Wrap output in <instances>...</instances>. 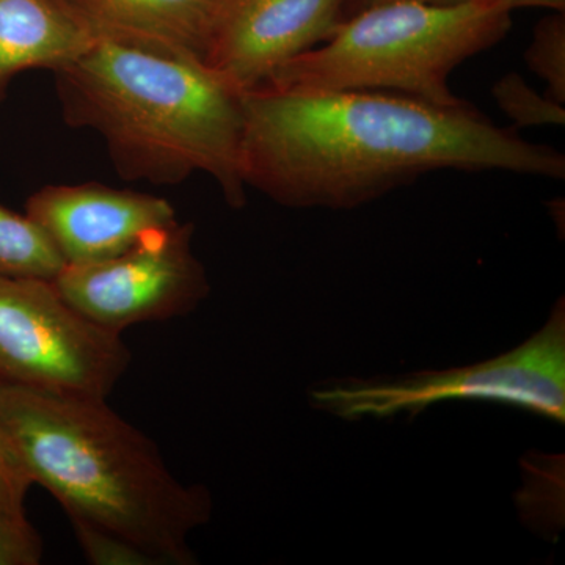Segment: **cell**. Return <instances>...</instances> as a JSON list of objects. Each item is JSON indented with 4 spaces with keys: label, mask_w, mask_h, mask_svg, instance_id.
<instances>
[{
    "label": "cell",
    "mask_w": 565,
    "mask_h": 565,
    "mask_svg": "<svg viewBox=\"0 0 565 565\" xmlns=\"http://www.w3.org/2000/svg\"><path fill=\"white\" fill-rule=\"evenodd\" d=\"M241 102L245 188L286 207L352 210L438 170L565 178L563 152L493 125L467 102L264 84Z\"/></svg>",
    "instance_id": "cell-1"
},
{
    "label": "cell",
    "mask_w": 565,
    "mask_h": 565,
    "mask_svg": "<svg viewBox=\"0 0 565 565\" xmlns=\"http://www.w3.org/2000/svg\"><path fill=\"white\" fill-rule=\"evenodd\" d=\"M0 418L33 486L70 522L125 539L154 565L196 563L189 535L210 522V492L174 478L154 441L106 399L0 385Z\"/></svg>",
    "instance_id": "cell-2"
},
{
    "label": "cell",
    "mask_w": 565,
    "mask_h": 565,
    "mask_svg": "<svg viewBox=\"0 0 565 565\" xmlns=\"http://www.w3.org/2000/svg\"><path fill=\"white\" fill-rule=\"evenodd\" d=\"M52 73L65 120L99 134L122 177L178 184L204 173L245 206L243 102L203 62L96 39Z\"/></svg>",
    "instance_id": "cell-3"
},
{
    "label": "cell",
    "mask_w": 565,
    "mask_h": 565,
    "mask_svg": "<svg viewBox=\"0 0 565 565\" xmlns=\"http://www.w3.org/2000/svg\"><path fill=\"white\" fill-rule=\"evenodd\" d=\"M511 28V10L479 0L382 3L344 18L329 39L263 84L289 92H396L460 106L463 99L449 87L452 71L500 43Z\"/></svg>",
    "instance_id": "cell-4"
},
{
    "label": "cell",
    "mask_w": 565,
    "mask_h": 565,
    "mask_svg": "<svg viewBox=\"0 0 565 565\" xmlns=\"http://www.w3.org/2000/svg\"><path fill=\"white\" fill-rule=\"evenodd\" d=\"M319 411L355 422L422 414L449 401H482L565 422V307L557 302L548 322L514 351L448 371H423L397 379L333 382L310 392Z\"/></svg>",
    "instance_id": "cell-5"
},
{
    "label": "cell",
    "mask_w": 565,
    "mask_h": 565,
    "mask_svg": "<svg viewBox=\"0 0 565 565\" xmlns=\"http://www.w3.org/2000/svg\"><path fill=\"white\" fill-rule=\"evenodd\" d=\"M131 360L121 334L74 310L54 281L0 274V385L107 399Z\"/></svg>",
    "instance_id": "cell-6"
},
{
    "label": "cell",
    "mask_w": 565,
    "mask_h": 565,
    "mask_svg": "<svg viewBox=\"0 0 565 565\" xmlns=\"http://www.w3.org/2000/svg\"><path fill=\"white\" fill-rule=\"evenodd\" d=\"M192 237V223L177 222L106 262L65 266L52 281L74 310L109 332L182 318L210 294Z\"/></svg>",
    "instance_id": "cell-7"
},
{
    "label": "cell",
    "mask_w": 565,
    "mask_h": 565,
    "mask_svg": "<svg viewBox=\"0 0 565 565\" xmlns=\"http://www.w3.org/2000/svg\"><path fill=\"white\" fill-rule=\"evenodd\" d=\"M344 6L345 0H215L203 65L243 95L329 39L344 20Z\"/></svg>",
    "instance_id": "cell-8"
},
{
    "label": "cell",
    "mask_w": 565,
    "mask_h": 565,
    "mask_svg": "<svg viewBox=\"0 0 565 565\" xmlns=\"http://www.w3.org/2000/svg\"><path fill=\"white\" fill-rule=\"evenodd\" d=\"M25 214L50 237L65 266L106 262L178 222L167 200L95 182L46 185L28 200Z\"/></svg>",
    "instance_id": "cell-9"
},
{
    "label": "cell",
    "mask_w": 565,
    "mask_h": 565,
    "mask_svg": "<svg viewBox=\"0 0 565 565\" xmlns=\"http://www.w3.org/2000/svg\"><path fill=\"white\" fill-rule=\"evenodd\" d=\"M98 39L202 62L215 0H65Z\"/></svg>",
    "instance_id": "cell-10"
},
{
    "label": "cell",
    "mask_w": 565,
    "mask_h": 565,
    "mask_svg": "<svg viewBox=\"0 0 565 565\" xmlns=\"http://www.w3.org/2000/svg\"><path fill=\"white\" fill-rule=\"evenodd\" d=\"M96 39L65 0H0V98L18 74L61 68Z\"/></svg>",
    "instance_id": "cell-11"
},
{
    "label": "cell",
    "mask_w": 565,
    "mask_h": 565,
    "mask_svg": "<svg viewBox=\"0 0 565 565\" xmlns=\"http://www.w3.org/2000/svg\"><path fill=\"white\" fill-rule=\"evenodd\" d=\"M65 267L50 237L29 217L0 204V274L54 280Z\"/></svg>",
    "instance_id": "cell-12"
},
{
    "label": "cell",
    "mask_w": 565,
    "mask_h": 565,
    "mask_svg": "<svg viewBox=\"0 0 565 565\" xmlns=\"http://www.w3.org/2000/svg\"><path fill=\"white\" fill-rule=\"evenodd\" d=\"M492 96L515 128L534 126H564L565 104L557 103L546 93L535 92L519 73H508L494 82Z\"/></svg>",
    "instance_id": "cell-13"
},
{
    "label": "cell",
    "mask_w": 565,
    "mask_h": 565,
    "mask_svg": "<svg viewBox=\"0 0 565 565\" xmlns=\"http://www.w3.org/2000/svg\"><path fill=\"white\" fill-rule=\"evenodd\" d=\"M527 68L546 85L545 93L565 104V17L564 11L539 21L525 51Z\"/></svg>",
    "instance_id": "cell-14"
},
{
    "label": "cell",
    "mask_w": 565,
    "mask_h": 565,
    "mask_svg": "<svg viewBox=\"0 0 565 565\" xmlns=\"http://www.w3.org/2000/svg\"><path fill=\"white\" fill-rule=\"evenodd\" d=\"M88 563L95 565H154L150 557L125 539L90 523L71 522Z\"/></svg>",
    "instance_id": "cell-15"
},
{
    "label": "cell",
    "mask_w": 565,
    "mask_h": 565,
    "mask_svg": "<svg viewBox=\"0 0 565 565\" xmlns=\"http://www.w3.org/2000/svg\"><path fill=\"white\" fill-rule=\"evenodd\" d=\"M32 486L31 476L25 471L6 424L0 418V508L11 515L28 519L25 498Z\"/></svg>",
    "instance_id": "cell-16"
},
{
    "label": "cell",
    "mask_w": 565,
    "mask_h": 565,
    "mask_svg": "<svg viewBox=\"0 0 565 565\" xmlns=\"http://www.w3.org/2000/svg\"><path fill=\"white\" fill-rule=\"evenodd\" d=\"M43 559V541L29 519L0 508V565H36Z\"/></svg>",
    "instance_id": "cell-17"
},
{
    "label": "cell",
    "mask_w": 565,
    "mask_h": 565,
    "mask_svg": "<svg viewBox=\"0 0 565 565\" xmlns=\"http://www.w3.org/2000/svg\"><path fill=\"white\" fill-rule=\"evenodd\" d=\"M390 2H419L430 3V6H459V3L470 2V0H345L344 18L352 17L359 11L370 9V7L382 6Z\"/></svg>",
    "instance_id": "cell-18"
},
{
    "label": "cell",
    "mask_w": 565,
    "mask_h": 565,
    "mask_svg": "<svg viewBox=\"0 0 565 565\" xmlns=\"http://www.w3.org/2000/svg\"><path fill=\"white\" fill-rule=\"evenodd\" d=\"M479 2L492 3V6L503 7V9L511 11L525 9V7L552 11L565 10V0H479Z\"/></svg>",
    "instance_id": "cell-19"
}]
</instances>
